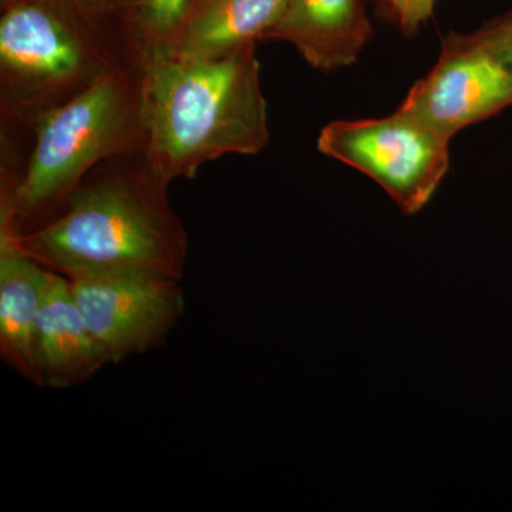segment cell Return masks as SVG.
<instances>
[{
	"label": "cell",
	"mask_w": 512,
	"mask_h": 512,
	"mask_svg": "<svg viewBox=\"0 0 512 512\" xmlns=\"http://www.w3.org/2000/svg\"><path fill=\"white\" fill-rule=\"evenodd\" d=\"M168 187L144 153L111 157L80 181L49 220L16 239L26 254L69 279L143 272L181 281L190 239Z\"/></svg>",
	"instance_id": "1"
},
{
	"label": "cell",
	"mask_w": 512,
	"mask_h": 512,
	"mask_svg": "<svg viewBox=\"0 0 512 512\" xmlns=\"http://www.w3.org/2000/svg\"><path fill=\"white\" fill-rule=\"evenodd\" d=\"M143 119L144 158L170 184L228 154L261 153L271 133L256 42L215 57L147 56Z\"/></svg>",
	"instance_id": "2"
},
{
	"label": "cell",
	"mask_w": 512,
	"mask_h": 512,
	"mask_svg": "<svg viewBox=\"0 0 512 512\" xmlns=\"http://www.w3.org/2000/svg\"><path fill=\"white\" fill-rule=\"evenodd\" d=\"M143 63L119 64L36 124L18 183L0 194V228L32 231L104 160L144 153Z\"/></svg>",
	"instance_id": "3"
},
{
	"label": "cell",
	"mask_w": 512,
	"mask_h": 512,
	"mask_svg": "<svg viewBox=\"0 0 512 512\" xmlns=\"http://www.w3.org/2000/svg\"><path fill=\"white\" fill-rule=\"evenodd\" d=\"M126 62L72 0H0V134L30 146L47 113Z\"/></svg>",
	"instance_id": "4"
},
{
	"label": "cell",
	"mask_w": 512,
	"mask_h": 512,
	"mask_svg": "<svg viewBox=\"0 0 512 512\" xmlns=\"http://www.w3.org/2000/svg\"><path fill=\"white\" fill-rule=\"evenodd\" d=\"M450 143L396 110L382 119L332 121L320 130L316 147L372 178L404 215H414L446 177Z\"/></svg>",
	"instance_id": "5"
},
{
	"label": "cell",
	"mask_w": 512,
	"mask_h": 512,
	"mask_svg": "<svg viewBox=\"0 0 512 512\" xmlns=\"http://www.w3.org/2000/svg\"><path fill=\"white\" fill-rule=\"evenodd\" d=\"M69 281L87 328L113 365L165 345L184 315V292L177 279L106 272Z\"/></svg>",
	"instance_id": "6"
},
{
	"label": "cell",
	"mask_w": 512,
	"mask_h": 512,
	"mask_svg": "<svg viewBox=\"0 0 512 512\" xmlns=\"http://www.w3.org/2000/svg\"><path fill=\"white\" fill-rule=\"evenodd\" d=\"M511 104V67L470 35L450 33L433 69L414 83L397 111L451 141L458 131Z\"/></svg>",
	"instance_id": "7"
},
{
	"label": "cell",
	"mask_w": 512,
	"mask_h": 512,
	"mask_svg": "<svg viewBox=\"0 0 512 512\" xmlns=\"http://www.w3.org/2000/svg\"><path fill=\"white\" fill-rule=\"evenodd\" d=\"M372 37L362 0H288L262 40L291 43L309 66L329 73L352 66Z\"/></svg>",
	"instance_id": "8"
},
{
	"label": "cell",
	"mask_w": 512,
	"mask_h": 512,
	"mask_svg": "<svg viewBox=\"0 0 512 512\" xmlns=\"http://www.w3.org/2000/svg\"><path fill=\"white\" fill-rule=\"evenodd\" d=\"M35 357L39 386L55 389L87 382L111 365L84 322L69 279L56 272L37 320Z\"/></svg>",
	"instance_id": "9"
},
{
	"label": "cell",
	"mask_w": 512,
	"mask_h": 512,
	"mask_svg": "<svg viewBox=\"0 0 512 512\" xmlns=\"http://www.w3.org/2000/svg\"><path fill=\"white\" fill-rule=\"evenodd\" d=\"M53 274L23 251L15 232L0 228V356L36 384L37 320Z\"/></svg>",
	"instance_id": "10"
},
{
	"label": "cell",
	"mask_w": 512,
	"mask_h": 512,
	"mask_svg": "<svg viewBox=\"0 0 512 512\" xmlns=\"http://www.w3.org/2000/svg\"><path fill=\"white\" fill-rule=\"evenodd\" d=\"M288 0H215L188 20L171 53L215 57L262 40Z\"/></svg>",
	"instance_id": "11"
},
{
	"label": "cell",
	"mask_w": 512,
	"mask_h": 512,
	"mask_svg": "<svg viewBox=\"0 0 512 512\" xmlns=\"http://www.w3.org/2000/svg\"><path fill=\"white\" fill-rule=\"evenodd\" d=\"M195 0H123V22L141 59L170 52L194 10Z\"/></svg>",
	"instance_id": "12"
},
{
	"label": "cell",
	"mask_w": 512,
	"mask_h": 512,
	"mask_svg": "<svg viewBox=\"0 0 512 512\" xmlns=\"http://www.w3.org/2000/svg\"><path fill=\"white\" fill-rule=\"evenodd\" d=\"M86 18L113 43L124 56L143 62L131 45L123 22V0H72Z\"/></svg>",
	"instance_id": "13"
},
{
	"label": "cell",
	"mask_w": 512,
	"mask_h": 512,
	"mask_svg": "<svg viewBox=\"0 0 512 512\" xmlns=\"http://www.w3.org/2000/svg\"><path fill=\"white\" fill-rule=\"evenodd\" d=\"M470 36L505 66H512V12L485 23Z\"/></svg>",
	"instance_id": "14"
},
{
	"label": "cell",
	"mask_w": 512,
	"mask_h": 512,
	"mask_svg": "<svg viewBox=\"0 0 512 512\" xmlns=\"http://www.w3.org/2000/svg\"><path fill=\"white\" fill-rule=\"evenodd\" d=\"M404 33H416L433 16L437 0H382Z\"/></svg>",
	"instance_id": "15"
},
{
	"label": "cell",
	"mask_w": 512,
	"mask_h": 512,
	"mask_svg": "<svg viewBox=\"0 0 512 512\" xmlns=\"http://www.w3.org/2000/svg\"><path fill=\"white\" fill-rule=\"evenodd\" d=\"M212 2H215V0H195L194 10H192L191 18L192 16L197 15L198 12H201L202 9L210 6Z\"/></svg>",
	"instance_id": "16"
},
{
	"label": "cell",
	"mask_w": 512,
	"mask_h": 512,
	"mask_svg": "<svg viewBox=\"0 0 512 512\" xmlns=\"http://www.w3.org/2000/svg\"><path fill=\"white\" fill-rule=\"evenodd\" d=\"M511 72H512V66H511Z\"/></svg>",
	"instance_id": "17"
}]
</instances>
